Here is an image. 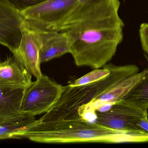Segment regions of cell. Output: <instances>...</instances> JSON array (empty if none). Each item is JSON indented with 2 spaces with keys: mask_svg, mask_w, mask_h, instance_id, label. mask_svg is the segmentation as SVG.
<instances>
[{
  "mask_svg": "<svg viewBox=\"0 0 148 148\" xmlns=\"http://www.w3.org/2000/svg\"><path fill=\"white\" fill-rule=\"evenodd\" d=\"M120 4L119 0L82 3L62 28L60 32L68 35L70 54L77 67L101 68L115 55L123 39Z\"/></svg>",
  "mask_w": 148,
  "mask_h": 148,
  "instance_id": "cell-1",
  "label": "cell"
},
{
  "mask_svg": "<svg viewBox=\"0 0 148 148\" xmlns=\"http://www.w3.org/2000/svg\"><path fill=\"white\" fill-rule=\"evenodd\" d=\"M22 138L50 144L140 143L144 141L145 135L140 130L113 129L96 122L84 120L47 123H38L36 120L23 133Z\"/></svg>",
  "mask_w": 148,
  "mask_h": 148,
  "instance_id": "cell-2",
  "label": "cell"
},
{
  "mask_svg": "<svg viewBox=\"0 0 148 148\" xmlns=\"http://www.w3.org/2000/svg\"><path fill=\"white\" fill-rule=\"evenodd\" d=\"M108 64L110 72L105 76L83 85L66 86L59 100L48 112L38 119L39 122L84 120L85 110L97 97L121 80L139 72V67L134 64Z\"/></svg>",
  "mask_w": 148,
  "mask_h": 148,
  "instance_id": "cell-3",
  "label": "cell"
},
{
  "mask_svg": "<svg viewBox=\"0 0 148 148\" xmlns=\"http://www.w3.org/2000/svg\"><path fill=\"white\" fill-rule=\"evenodd\" d=\"M82 2L77 0H43L21 10L24 24L35 30L60 31Z\"/></svg>",
  "mask_w": 148,
  "mask_h": 148,
  "instance_id": "cell-4",
  "label": "cell"
},
{
  "mask_svg": "<svg viewBox=\"0 0 148 148\" xmlns=\"http://www.w3.org/2000/svg\"><path fill=\"white\" fill-rule=\"evenodd\" d=\"M66 86L42 74L25 89L21 112L35 116L47 113L59 100Z\"/></svg>",
  "mask_w": 148,
  "mask_h": 148,
  "instance_id": "cell-5",
  "label": "cell"
},
{
  "mask_svg": "<svg viewBox=\"0 0 148 148\" xmlns=\"http://www.w3.org/2000/svg\"><path fill=\"white\" fill-rule=\"evenodd\" d=\"M145 116H148L147 111L134 107L121 99L108 110L97 112L95 122L113 129L142 130L137 124L140 118Z\"/></svg>",
  "mask_w": 148,
  "mask_h": 148,
  "instance_id": "cell-6",
  "label": "cell"
},
{
  "mask_svg": "<svg viewBox=\"0 0 148 148\" xmlns=\"http://www.w3.org/2000/svg\"><path fill=\"white\" fill-rule=\"evenodd\" d=\"M24 21L21 9L10 0H0V44L12 53L20 44Z\"/></svg>",
  "mask_w": 148,
  "mask_h": 148,
  "instance_id": "cell-7",
  "label": "cell"
},
{
  "mask_svg": "<svg viewBox=\"0 0 148 148\" xmlns=\"http://www.w3.org/2000/svg\"><path fill=\"white\" fill-rule=\"evenodd\" d=\"M147 73V69L141 72L125 77L97 97L87 108L86 116L89 119L95 120L97 112L106 111L117 101L122 99L128 92L144 78Z\"/></svg>",
  "mask_w": 148,
  "mask_h": 148,
  "instance_id": "cell-8",
  "label": "cell"
},
{
  "mask_svg": "<svg viewBox=\"0 0 148 148\" xmlns=\"http://www.w3.org/2000/svg\"><path fill=\"white\" fill-rule=\"evenodd\" d=\"M25 22V21H24ZM40 43L38 34L23 24L20 44L13 56L36 79L42 75L40 60Z\"/></svg>",
  "mask_w": 148,
  "mask_h": 148,
  "instance_id": "cell-9",
  "label": "cell"
},
{
  "mask_svg": "<svg viewBox=\"0 0 148 148\" xmlns=\"http://www.w3.org/2000/svg\"><path fill=\"white\" fill-rule=\"evenodd\" d=\"M34 30L40 39L41 63L70 53L71 43L66 32Z\"/></svg>",
  "mask_w": 148,
  "mask_h": 148,
  "instance_id": "cell-10",
  "label": "cell"
},
{
  "mask_svg": "<svg viewBox=\"0 0 148 148\" xmlns=\"http://www.w3.org/2000/svg\"><path fill=\"white\" fill-rule=\"evenodd\" d=\"M32 76L14 56L0 63V84L3 87L24 89L32 82Z\"/></svg>",
  "mask_w": 148,
  "mask_h": 148,
  "instance_id": "cell-11",
  "label": "cell"
},
{
  "mask_svg": "<svg viewBox=\"0 0 148 148\" xmlns=\"http://www.w3.org/2000/svg\"><path fill=\"white\" fill-rule=\"evenodd\" d=\"M36 120L28 114L0 120V140L21 139L23 134Z\"/></svg>",
  "mask_w": 148,
  "mask_h": 148,
  "instance_id": "cell-12",
  "label": "cell"
},
{
  "mask_svg": "<svg viewBox=\"0 0 148 148\" xmlns=\"http://www.w3.org/2000/svg\"><path fill=\"white\" fill-rule=\"evenodd\" d=\"M25 89H12L0 84V120L23 114L21 106Z\"/></svg>",
  "mask_w": 148,
  "mask_h": 148,
  "instance_id": "cell-13",
  "label": "cell"
},
{
  "mask_svg": "<svg viewBox=\"0 0 148 148\" xmlns=\"http://www.w3.org/2000/svg\"><path fill=\"white\" fill-rule=\"evenodd\" d=\"M147 62V73L146 76L138 82L122 98L124 101L144 111L148 109V56L144 53Z\"/></svg>",
  "mask_w": 148,
  "mask_h": 148,
  "instance_id": "cell-14",
  "label": "cell"
},
{
  "mask_svg": "<svg viewBox=\"0 0 148 148\" xmlns=\"http://www.w3.org/2000/svg\"><path fill=\"white\" fill-rule=\"evenodd\" d=\"M109 72V67L108 64L107 63L103 67V69H95L84 76L75 80L70 84L74 86H77L89 83L105 76Z\"/></svg>",
  "mask_w": 148,
  "mask_h": 148,
  "instance_id": "cell-15",
  "label": "cell"
},
{
  "mask_svg": "<svg viewBox=\"0 0 148 148\" xmlns=\"http://www.w3.org/2000/svg\"><path fill=\"white\" fill-rule=\"evenodd\" d=\"M139 34L143 49L148 54V23L141 24Z\"/></svg>",
  "mask_w": 148,
  "mask_h": 148,
  "instance_id": "cell-16",
  "label": "cell"
},
{
  "mask_svg": "<svg viewBox=\"0 0 148 148\" xmlns=\"http://www.w3.org/2000/svg\"><path fill=\"white\" fill-rule=\"evenodd\" d=\"M10 1L21 10L26 7L32 5L31 3H29L30 0H10Z\"/></svg>",
  "mask_w": 148,
  "mask_h": 148,
  "instance_id": "cell-17",
  "label": "cell"
},
{
  "mask_svg": "<svg viewBox=\"0 0 148 148\" xmlns=\"http://www.w3.org/2000/svg\"><path fill=\"white\" fill-rule=\"evenodd\" d=\"M137 126L148 134V116H145L140 118L137 123Z\"/></svg>",
  "mask_w": 148,
  "mask_h": 148,
  "instance_id": "cell-18",
  "label": "cell"
},
{
  "mask_svg": "<svg viewBox=\"0 0 148 148\" xmlns=\"http://www.w3.org/2000/svg\"><path fill=\"white\" fill-rule=\"evenodd\" d=\"M79 1L82 3L88 2L93 1H97V0H77Z\"/></svg>",
  "mask_w": 148,
  "mask_h": 148,
  "instance_id": "cell-19",
  "label": "cell"
}]
</instances>
